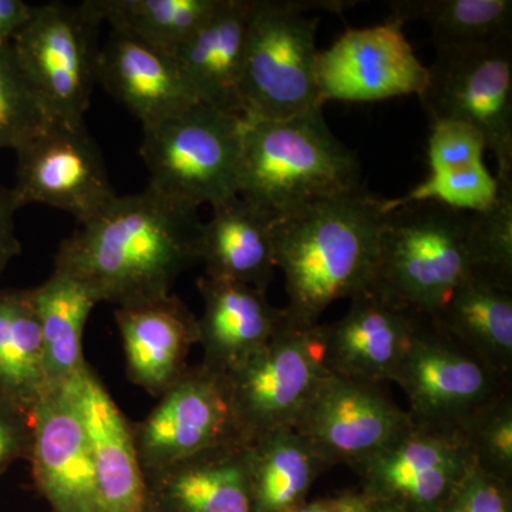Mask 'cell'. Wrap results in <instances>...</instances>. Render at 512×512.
Returning <instances> with one entry per match:
<instances>
[{
    "label": "cell",
    "mask_w": 512,
    "mask_h": 512,
    "mask_svg": "<svg viewBox=\"0 0 512 512\" xmlns=\"http://www.w3.org/2000/svg\"><path fill=\"white\" fill-rule=\"evenodd\" d=\"M198 208L157 191L116 195L57 249L55 269L89 286L101 302L137 305L170 295L200 262Z\"/></svg>",
    "instance_id": "obj_1"
},
{
    "label": "cell",
    "mask_w": 512,
    "mask_h": 512,
    "mask_svg": "<svg viewBox=\"0 0 512 512\" xmlns=\"http://www.w3.org/2000/svg\"><path fill=\"white\" fill-rule=\"evenodd\" d=\"M383 221V198L363 187L309 202L274 221L289 325L312 328L333 302L370 288Z\"/></svg>",
    "instance_id": "obj_2"
},
{
    "label": "cell",
    "mask_w": 512,
    "mask_h": 512,
    "mask_svg": "<svg viewBox=\"0 0 512 512\" xmlns=\"http://www.w3.org/2000/svg\"><path fill=\"white\" fill-rule=\"evenodd\" d=\"M360 165L316 107L291 119H244L238 197L272 220L320 198L355 191Z\"/></svg>",
    "instance_id": "obj_3"
},
{
    "label": "cell",
    "mask_w": 512,
    "mask_h": 512,
    "mask_svg": "<svg viewBox=\"0 0 512 512\" xmlns=\"http://www.w3.org/2000/svg\"><path fill=\"white\" fill-rule=\"evenodd\" d=\"M348 0H251L244 64L242 119H291L320 103L316 86V32L313 10L342 13Z\"/></svg>",
    "instance_id": "obj_4"
},
{
    "label": "cell",
    "mask_w": 512,
    "mask_h": 512,
    "mask_svg": "<svg viewBox=\"0 0 512 512\" xmlns=\"http://www.w3.org/2000/svg\"><path fill=\"white\" fill-rule=\"evenodd\" d=\"M471 214L434 202L384 212L369 289L433 319L451 292L477 268Z\"/></svg>",
    "instance_id": "obj_5"
},
{
    "label": "cell",
    "mask_w": 512,
    "mask_h": 512,
    "mask_svg": "<svg viewBox=\"0 0 512 512\" xmlns=\"http://www.w3.org/2000/svg\"><path fill=\"white\" fill-rule=\"evenodd\" d=\"M143 130L150 187L197 208L237 197L242 117L198 103Z\"/></svg>",
    "instance_id": "obj_6"
},
{
    "label": "cell",
    "mask_w": 512,
    "mask_h": 512,
    "mask_svg": "<svg viewBox=\"0 0 512 512\" xmlns=\"http://www.w3.org/2000/svg\"><path fill=\"white\" fill-rule=\"evenodd\" d=\"M393 382L409 399L413 424L457 434L478 410L511 392L510 377L500 375L430 318H421Z\"/></svg>",
    "instance_id": "obj_7"
},
{
    "label": "cell",
    "mask_w": 512,
    "mask_h": 512,
    "mask_svg": "<svg viewBox=\"0 0 512 512\" xmlns=\"http://www.w3.org/2000/svg\"><path fill=\"white\" fill-rule=\"evenodd\" d=\"M326 375L320 323L298 328L286 320L265 346L224 375L242 440L293 429Z\"/></svg>",
    "instance_id": "obj_8"
},
{
    "label": "cell",
    "mask_w": 512,
    "mask_h": 512,
    "mask_svg": "<svg viewBox=\"0 0 512 512\" xmlns=\"http://www.w3.org/2000/svg\"><path fill=\"white\" fill-rule=\"evenodd\" d=\"M419 99L431 121L476 128L497 160V177H512V37L490 45L437 49Z\"/></svg>",
    "instance_id": "obj_9"
},
{
    "label": "cell",
    "mask_w": 512,
    "mask_h": 512,
    "mask_svg": "<svg viewBox=\"0 0 512 512\" xmlns=\"http://www.w3.org/2000/svg\"><path fill=\"white\" fill-rule=\"evenodd\" d=\"M103 25L89 0L77 6H33L12 46L23 72L53 119L83 124L97 83V33Z\"/></svg>",
    "instance_id": "obj_10"
},
{
    "label": "cell",
    "mask_w": 512,
    "mask_h": 512,
    "mask_svg": "<svg viewBox=\"0 0 512 512\" xmlns=\"http://www.w3.org/2000/svg\"><path fill=\"white\" fill-rule=\"evenodd\" d=\"M18 208L42 204L73 215L83 224L114 197L106 163L83 124L55 120L15 151Z\"/></svg>",
    "instance_id": "obj_11"
},
{
    "label": "cell",
    "mask_w": 512,
    "mask_h": 512,
    "mask_svg": "<svg viewBox=\"0 0 512 512\" xmlns=\"http://www.w3.org/2000/svg\"><path fill=\"white\" fill-rule=\"evenodd\" d=\"M474 467L460 434L410 424L353 471L360 494L396 512H440Z\"/></svg>",
    "instance_id": "obj_12"
},
{
    "label": "cell",
    "mask_w": 512,
    "mask_h": 512,
    "mask_svg": "<svg viewBox=\"0 0 512 512\" xmlns=\"http://www.w3.org/2000/svg\"><path fill=\"white\" fill-rule=\"evenodd\" d=\"M412 424L379 384L328 373L293 430L328 467L356 468Z\"/></svg>",
    "instance_id": "obj_13"
},
{
    "label": "cell",
    "mask_w": 512,
    "mask_h": 512,
    "mask_svg": "<svg viewBox=\"0 0 512 512\" xmlns=\"http://www.w3.org/2000/svg\"><path fill=\"white\" fill-rule=\"evenodd\" d=\"M146 419L131 423L138 461L153 473L208 448L242 441L224 375L198 365L161 394Z\"/></svg>",
    "instance_id": "obj_14"
},
{
    "label": "cell",
    "mask_w": 512,
    "mask_h": 512,
    "mask_svg": "<svg viewBox=\"0 0 512 512\" xmlns=\"http://www.w3.org/2000/svg\"><path fill=\"white\" fill-rule=\"evenodd\" d=\"M403 23L349 29L316 60L320 103H373L423 93L429 70L414 52Z\"/></svg>",
    "instance_id": "obj_15"
},
{
    "label": "cell",
    "mask_w": 512,
    "mask_h": 512,
    "mask_svg": "<svg viewBox=\"0 0 512 512\" xmlns=\"http://www.w3.org/2000/svg\"><path fill=\"white\" fill-rule=\"evenodd\" d=\"M29 463L52 512H97L96 474L86 426L69 387L33 407Z\"/></svg>",
    "instance_id": "obj_16"
},
{
    "label": "cell",
    "mask_w": 512,
    "mask_h": 512,
    "mask_svg": "<svg viewBox=\"0 0 512 512\" xmlns=\"http://www.w3.org/2000/svg\"><path fill=\"white\" fill-rule=\"evenodd\" d=\"M421 318L372 289L353 296L343 318L320 325L326 370L367 383L393 382Z\"/></svg>",
    "instance_id": "obj_17"
},
{
    "label": "cell",
    "mask_w": 512,
    "mask_h": 512,
    "mask_svg": "<svg viewBox=\"0 0 512 512\" xmlns=\"http://www.w3.org/2000/svg\"><path fill=\"white\" fill-rule=\"evenodd\" d=\"M67 387L92 447L97 512H148L146 476L130 421L92 367L87 366Z\"/></svg>",
    "instance_id": "obj_18"
},
{
    "label": "cell",
    "mask_w": 512,
    "mask_h": 512,
    "mask_svg": "<svg viewBox=\"0 0 512 512\" xmlns=\"http://www.w3.org/2000/svg\"><path fill=\"white\" fill-rule=\"evenodd\" d=\"M127 376L150 396L160 397L187 372L198 345V318L174 293L116 309Z\"/></svg>",
    "instance_id": "obj_19"
},
{
    "label": "cell",
    "mask_w": 512,
    "mask_h": 512,
    "mask_svg": "<svg viewBox=\"0 0 512 512\" xmlns=\"http://www.w3.org/2000/svg\"><path fill=\"white\" fill-rule=\"evenodd\" d=\"M144 476L148 512H252L248 443L208 448Z\"/></svg>",
    "instance_id": "obj_20"
},
{
    "label": "cell",
    "mask_w": 512,
    "mask_h": 512,
    "mask_svg": "<svg viewBox=\"0 0 512 512\" xmlns=\"http://www.w3.org/2000/svg\"><path fill=\"white\" fill-rule=\"evenodd\" d=\"M97 83L143 128L198 104L174 57L116 30L100 47Z\"/></svg>",
    "instance_id": "obj_21"
},
{
    "label": "cell",
    "mask_w": 512,
    "mask_h": 512,
    "mask_svg": "<svg viewBox=\"0 0 512 512\" xmlns=\"http://www.w3.org/2000/svg\"><path fill=\"white\" fill-rule=\"evenodd\" d=\"M198 289L204 301L198 318L201 363L221 375L258 352L288 320L284 308H275L266 292L252 286L202 276Z\"/></svg>",
    "instance_id": "obj_22"
},
{
    "label": "cell",
    "mask_w": 512,
    "mask_h": 512,
    "mask_svg": "<svg viewBox=\"0 0 512 512\" xmlns=\"http://www.w3.org/2000/svg\"><path fill=\"white\" fill-rule=\"evenodd\" d=\"M251 0H221L174 60L198 103L242 117L241 84Z\"/></svg>",
    "instance_id": "obj_23"
},
{
    "label": "cell",
    "mask_w": 512,
    "mask_h": 512,
    "mask_svg": "<svg viewBox=\"0 0 512 512\" xmlns=\"http://www.w3.org/2000/svg\"><path fill=\"white\" fill-rule=\"evenodd\" d=\"M431 320L500 375L511 379L512 276L474 269Z\"/></svg>",
    "instance_id": "obj_24"
},
{
    "label": "cell",
    "mask_w": 512,
    "mask_h": 512,
    "mask_svg": "<svg viewBox=\"0 0 512 512\" xmlns=\"http://www.w3.org/2000/svg\"><path fill=\"white\" fill-rule=\"evenodd\" d=\"M272 227L271 217L238 195L212 207L201 232L204 276L268 291L276 269Z\"/></svg>",
    "instance_id": "obj_25"
},
{
    "label": "cell",
    "mask_w": 512,
    "mask_h": 512,
    "mask_svg": "<svg viewBox=\"0 0 512 512\" xmlns=\"http://www.w3.org/2000/svg\"><path fill=\"white\" fill-rule=\"evenodd\" d=\"M30 289L42 332L47 384L49 390L62 389L89 366L83 355L84 328L100 301L89 286L59 269Z\"/></svg>",
    "instance_id": "obj_26"
},
{
    "label": "cell",
    "mask_w": 512,
    "mask_h": 512,
    "mask_svg": "<svg viewBox=\"0 0 512 512\" xmlns=\"http://www.w3.org/2000/svg\"><path fill=\"white\" fill-rule=\"evenodd\" d=\"M252 512H286L308 501L328 466L293 429L248 443Z\"/></svg>",
    "instance_id": "obj_27"
},
{
    "label": "cell",
    "mask_w": 512,
    "mask_h": 512,
    "mask_svg": "<svg viewBox=\"0 0 512 512\" xmlns=\"http://www.w3.org/2000/svg\"><path fill=\"white\" fill-rule=\"evenodd\" d=\"M49 390L32 289H0V393L32 412Z\"/></svg>",
    "instance_id": "obj_28"
},
{
    "label": "cell",
    "mask_w": 512,
    "mask_h": 512,
    "mask_svg": "<svg viewBox=\"0 0 512 512\" xmlns=\"http://www.w3.org/2000/svg\"><path fill=\"white\" fill-rule=\"evenodd\" d=\"M390 18L427 23L437 49L490 45L512 37L511 0H396Z\"/></svg>",
    "instance_id": "obj_29"
},
{
    "label": "cell",
    "mask_w": 512,
    "mask_h": 512,
    "mask_svg": "<svg viewBox=\"0 0 512 512\" xmlns=\"http://www.w3.org/2000/svg\"><path fill=\"white\" fill-rule=\"evenodd\" d=\"M221 0H89L101 23L171 57L211 18Z\"/></svg>",
    "instance_id": "obj_30"
},
{
    "label": "cell",
    "mask_w": 512,
    "mask_h": 512,
    "mask_svg": "<svg viewBox=\"0 0 512 512\" xmlns=\"http://www.w3.org/2000/svg\"><path fill=\"white\" fill-rule=\"evenodd\" d=\"M53 121L23 72L12 43L0 47V150H18Z\"/></svg>",
    "instance_id": "obj_31"
},
{
    "label": "cell",
    "mask_w": 512,
    "mask_h": 512,
    "mask_svg": "<svg viewBox=\"0 0 512 512\" xmlns=\"http://www.w3.org/2000/svg\"><path fill=\"white\" fill-rule=\"evenodd\" d=\"M501 181L488 170L485 163L460 170L429 173L421 183L406 195L394 200L383 198V211L389 212L403 205L434 202L451 210L477 214L490 210L500 195Z\"/></svg>",
    "instance_id": "obj_32"
},
{
    "label": "cell",
    "mask_w": 512,
    "mask_h": 512,
    "mask_svg": "<svg viewBox=\"0 0 512 512\" xmlns=\"http://www.w3.org/2000/svg\"><path fill=\"white\" fill-rule=\"evenodd\" d=\"M474 467L512 484V393L478 410L460 430Z\"/></svg>",
    "instance_id": "obj_33"
},
{
    "label": "cell",
    "mask_w": 512,
    "mask_h": 512,
    "mask_svg": "<svg viewBox=\"0 0 512 512\" xmlns=\"http://www.w3.org/2000/svg\"><path fill=\"white\" fill-rule=\"evenodd\" d=\"M490 210L471 214L470 238L477 268L512 276V177L500 178Z\"/></svg>",
    "instance_id": "obj_34"
},
{
    "label": "cell",
    "mask_w": 512,
    "mask_h": 512,
    "mask_svg": "<svg viewBox=\"0 0 512 512\" xmlns=\"http://www.w3.org/2000/svg\"><path fill=\"white\" fill-rule=\"evenodd\" d=\"M484 137L468 124L451 120L430 123L427 163L430 173L460 170L484 163Z\"/></svg>",
    "instance_id": "obj_35"
},
{
    "label": "cell",
    "mask_w": 512,
    "mask_h": 512,
    "mask_svg": "<svg viewBox=\"0 0 512 512\" xmlns=\"http://www.w3.org/2000/svg\"><path fill=\"white\" fill-rule=\"evenodd\" d=\"M440 512H512V484L473 467Z\"/></svg>",
    "instance_id": "obj_36"
},
{
    "label": "cell",
    "mask_w": 512,
    "mask_h": 512,
    "mask_svg": "<svg viewBox=\"0 0 512 512\" xmlns=\"http://www.w3.org/2000/svg\"><path fill=\"white\" fill-rule=\"evenodd\" d=\"M32 441V412L0 393V476L16 461L29 460Z\"/></svg>",
    "instance_id": "obj_37"
},
{
    "label": "cell",
    "mask_w": 512,
    "mask_h": 512,
    "mask_svg": "<svg viewBox=\"0 0 512 512\" xmlns=\"http://www.w3.org/2000/svg\"><path fill=\"white\" fill-rule=\"evenodd\" d=\"M18 211L12 190L0 184V281L10 262L22 251L16 235L15 215Z\"/></svg>",
    "instance_id": "obj_38"
},
{
    "label": "cell",
    "mask_w": 512,
    "mask_h": 512,
    "mask_svg": "<svg viewBox=\"0 0 512 512\" xmlns=\"http://www.w3.org/2000/svg\"><path fill=\"white\" fill-rule=\"evenodd\" d=\"M32 12L33 6L22 0H0V47L13 42Z\"/></svg>",
    "instance_id": "obj_39"
},
{
    "label": "cell",
    "mask_w": 512,
    "mask_h": 512,
    "mask_svg": "<svg viewBox=\"0 0 512 512\" xmlns=\"http://www.w3.org/2000/svg\"><path fill=\"white\" fill-rule=\"evenodd\" d=\"M340 512H396L386 505L370 500L360 493H343L338 495Z\"/></svg>",
    "instance_id": "obj_40"
},
{
    "label": "cell",
    "mask_w": 512,
    "mask_h": 512,
    "mask_svg": "<svg viewBox=\"0 0 512 512\" xmlns=\"http://www.w3.org/2000/svg\"><path fill=\"white\" fill-rule=\"evenodd\" d=\"M286 512H340L339 498L326 497L318 498V500L306 501L298 507L292 508V510Z\"/></svg>",
    "instance_id": "obj_41"
}]
</instances>
